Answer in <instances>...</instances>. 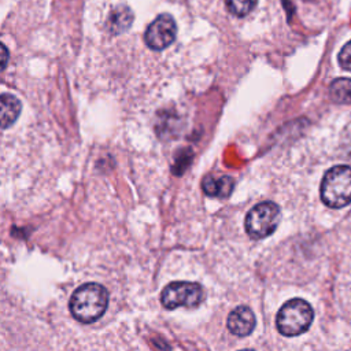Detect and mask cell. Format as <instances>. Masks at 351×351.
<instances>
[{"instance_id":"30bf717a","label":"cell","mask_w":351,"mask_h":351,"mask_svg":"<svg viewBox=\"0 0 351 351\" xmlns=\"http://www.w3.org/2000/svg\"><path fill=\"white\" fill-rule=\"evenodd\" d=\"M203 191L208 196L214 197H226L233 189V180L228 176H222L219 178H213V177H206L203 184Z\"/></svg>"},{"instance_id":"ba28073f","label":"cell","mask_w":351,"mask_h":351,"mask_svg":"<svg viewBox=\"0 0 351 351\" xmlns=\"http://www.w3.org/2000/svg\"><path fill=\"white\" fill-rule=\"evenodd\" d=\"M133 21V12L126 5H118L111 10L107 19V30L112 34H119L128 30Z\"/></svg>"},{"instance_id":"52a82bcc","label":"cell","mask_w":351,"mask_h":351,"mask_svg":"<svg viewBox=\"0 0 351 351\" xmlns=\"http://www.w3.org/2000/svg\"><path fill=\"white\" fill-rule=\"evenodd\" d=\"M255 328V315L247 306H237L228 317V329L236 336H248Z\"/></svg>"},{"instance_id":"7c38bea8","label":"cell","mask_w":351,"mask_h":351,"mask_svg":"<svg viewBox=\"0 0 351 351\" xmlns=\"http://www.w3.org/2000/svg\"><path fill=\"white\" fill-rule=\"evenodd\" d=\"M225 4L234 16H245L252 11L256 0H225Z\"/></svg>"},{"instance_id":"9c48e42d","label":"cell","mask_w":351,"mask_h":351,"mask_svg":"<svg viewBox=\"0 0 351 351\" xmlns=\"http://www.w3.org/2000/svg\"><path fill=\"white\" fill-rule=\"evenodd\" d=\"M1 103V128L7 129L10 128L19 117L21 114V101L10 93H3L0 97Z\"/></svg>"},{"instance_id":"7a4b0ae2","label":"cell","mask_w":351,"mask_h":351,"mask_svg":"<svg viewBox=\"0 0 351 351\" xmlns=\"http://www.w3.org/2000/svg\"><path fill=\"white\" fill-rule=\"evenodd\" d=\"M321 200L330 208H341L351 203V167L337 165L322 177L319 186Z\"/></svg>"},{"instance_id":"5bb4252c","label":"cell","mask_w":351,"mask_h":351,"mask_svg":"<svg viewBox=\"0 0 351 351\" xmlns=\"http://www.w3.org/2000/svg\"><path fill=\"white\" fill-rule=\"evenodd\" d=\"M7 60H8V49H7L5 44H1V69L3 70L7 66Z\"/></svg>"},{"instance_id":"3957f363","label":"cell","mask_w":351,"mask_h":351,"mask_svg":"<svg viewBox=\"0 0 351 351\" xmlns=\"http://www.w3.org/2000/svg\"><path fill=\"white\" fill-rule=\"evenodd\" d=\"M314 319V311L308 302L300 298L285 302L277 313V330L288 337L299 336L308 330Z\"/></svg>"},{"instance_id":"277c9868","label":"cell","mask_w":351,"mask_h":351,"mask_svg":"<svg viewBox=\"0 0 351 351\" xmlns=\"http://www.w3.org/2000/svg\"><path fill=\"white\" fill-rule=\"evenodd\" d=\"M280 207L273 202H262L254 206L244 221L245 232L252 239H263L270 236L280 223Z\"/></svg>"},{"instance_id":"5b68a950","label":"cell","mask_w":351,"mask_h":351,"mask_svg":"<svg viewBox=\"0 0 351 351\" xmlns=\"http://www.w3.org/2000/svg\"><path fill=\"white\" fill-rule=\"evenodd\" d=\"M204 298L200 284L191 281H173L165 287L160 295L162 304L167 310L177 307H196Z\"/></svg>"},{"instance_id":"6da1fadb","label":"cell","mask_w":351,"mask_h":351,"mask_svg":"<svg viewBox=\"0 0 351 351\" xmlns=\"http://www.w3.org/2000/svg\"><path fill=\"white\" fill-rule=\"evenodd\" d=\"M108 307V292L97 282H85L78 287L69 302L73 317L82 324L97 321Z\"/></svg>"},{"instance_id":"9a60e30c","label":"cell","mask_w":351,"mask_h":351,"mask_svg":"<svg viewBox=\"0 0 351 351\" xmlns=\"http://www.w3.org/2000/svg\"><path fill=\"white\" fill-rule=\"evenodd\" d=\"M240 351H254V350H250V348H245V350H240Z\"/></svg>"},{"instance_id":"4fadbf2b","label":"cell","mask_w":351,"mask_h":351,"mask_svg":"<svg viewBox=\"0 0 351 351\" xmlns=\"http://www.w3.org/2000/svg\"><path fill=\"white\" fill-rule=\"evenodd\" d=\"M337 60H339V64L351 71V41H348L339 52V56H337Z\"/></svg>"},{"instance_id":"8fae6325","label":"cell","mask_w":351,"mask_h":351,"mask_svg":"<svg viewBox=\"0 0 351 351\" xmlns=\"http://www.w3.org/2000/svg\"><path fill=\"white\" fill-rule=\"evenodd\" d=\"M329 95L335 103L350 104L351 103V78H336L329 85Z\"/></svg>"},{"instance_id":"8992f818","label":"cell","mask_w":351,"mask_h":351,"mask_svg":"<svg viewBox=\"0 0 351 351\" xmlns=\"http://www.w3.org/2000/svg\"><path fill=\"white\" fill-rule=\"evenodd\" d=\"M176 33L177 26L174 18L170 14H160L147 27L144 40L151 49L162 51L173 44Z\"/></svg>"}]
</instances>
